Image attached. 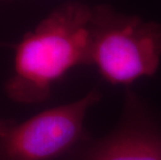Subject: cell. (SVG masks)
I'll list each match as a JSON object with an SVG mask.
<instances>
[{"label": "cell", "mask_w": 161, "mask_h": 160, "mask_svg": "<svg viewBox=\"0 0 161 160\" xmlns=\"http://www.w3.org/2000/svg\"><path fill=\"white\" fill-rule=\"evenodd\" d=\"M95 8L71 1L56 8L16 47L5 91L18 103H40L70 70L90 64Z\"/></svg>", "instance_id": "obj_1"}, {"label": "cell", "mask_w": 161, "mask_h": 160, "mask_svg": "<svg viewBox=\"0 0 161 160\" xmlns=\"http://www.w3.org/2000/svg\"><path fill=\"white\" fill-rule=\"evenodd\" d=\"M91 63L114 84H130L156 72L161 59V25L94 6Z\"/></svg>", "instance_id": "obj_2"}, {"label": "cell", "mask_w": 161, "mask_h": 160, "mask_svg": "<svg viewBox=\"0 0 161 160\" xmlns=\"http://www.w3.org/2000/svg\"><path fill=\"white\" fill-rule=\"evenodd\" d=\"M99 94L50 108L22 123L9 121L0 132V160H54L80 138L88 109Z\"/></svg>", "instance_id": "obj_3"}, {"label": "cell", "mask_w": 161, "mask_h": 160, "mask_svg": "<svg viewBox=\"0 0 161 160\" xmlns=\"http://www.w3.org/2000/svg\"><path fill=\"white\" fill-rule=\"evenodd\" d=\"M91 160H161V139L140 133L124 134L99 148Z\"/></svg>", "instance_id": "obj_4"}, {"label": "cell", "mask_w": 161, "mask_h": 160, "mask_svg": "<svg viewBox=\"0 0 161 160\" xmlns=\"http://www.w3.org/2000/svg\"><path fill=\"white\" fill-rule=\"evenodd\" d=\"M9 123V121H3V120H0V132H1L3 129L5 128V126Z\"/></svg>", "instance_id": "obj_5"}, {"label": "cell", "mask_w": 161, "mask_h": 160, "mask_svg": "<svg viewBox=\"0 0 161 160\" xmlns=\"http://www.w3.org/2000/svg\"><path fill=\"white\" fill-rule=\"evenodd\" d=\"M0 1H5V0H0Z\"/></svg>", "instance_id": "obj_6"}]
</instances>
